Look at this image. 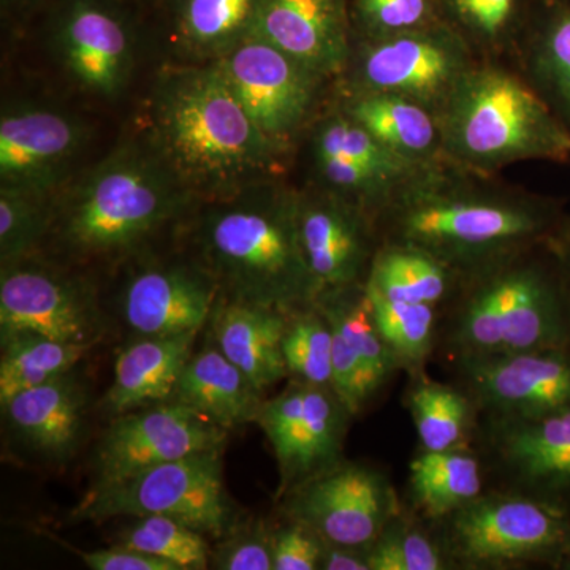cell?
I'll return each instance as SVG.
<instances>
[{"mask_svg": "<svg viewBox=\"0 0 570 570\" xmlns=\"http://www.w3.org/2000/svg\"><path fill=\"white\" fill-rule=\"evenodd\" d=\"M230 431L181 401L168 400L112 417L92 456V487L108 485L157 464L204 450H223Z\"/></svg>", "mask_w": 570, "mask_h": 570, "instance_id": "11", "label": "cell"}, {"mask_svg": "<svg viewBox=\"0 0 570 570\" xmlns=\"http://www.w3.org/2000/svg\"><path fill=\"white\" fill-rule=\"evenodd\" d=\"M223 474V450L190 453L132 478L91 487L69 517L77 521H107L167 515L219 540L238 521Z\"/></svg>", "mask_w": 570, "mask_h": 570, "instance_id": "8", "label": "cell"}, {"mask_svg": "<svg viewBox=\"0 0 570 570\" xmlns=\"http://www.w3.org/2000/svg\"><path fill=\"white\" fill-rule=\"evenodd\" d=\"M450 363L479 414L538 417L570 406V351L520 352Z\"/></svg>", "mask_w": 570, "mask_h": 570, "instance_id": "15", "label": "cell"}, {"mask_svg": "<svg viewBox=\"0 0 570 570\" xmlns=\"http://www.w3.org/2000/svg\"><path fill=\"white\" fill-rule=\"evenodd\" d=\"M370 92H390L417 102L448 99L468 73L464 51L426 33H403L374 45L360 66Z\"/></svg>", "mask_w": 570, "mask_h": 570, "instance_id": "20", "label": "cell"}, {"mask_svg": "<svg viewBox=\"0 0 570 570\" xmlns=\"http://www.w3.org/2000/svg\"><path fill=\"white\" fill-rule=\"evenodd\" d=\"M317 164L325 181L336 190V194H348L360 200H377L396 190V184L354 160L343 157H317Z\"/></svg>", "mask_w": 570, "mask_h": 570, "instance_id": "41", "label": "cell"}, {"mask_svg": "<svg viewBox=\"0 0 570 570\" xmlns=\"http://www.w3.org/2000/svg\"><path fill=\"white\" fill-rule=\"evenodd\" d=\"M558 250H560L562 269H564L566 283H568L570 292V217L568 225H566L564 234H562L560 242H558Z\"/></svg>", "mask_w": 570, "mask_h": 570, "instance_id": "47", "label": "cell"}, {"mask_svg": "<svg viewBox=\"0 0 570 570\" xmlns=\"http://www.w3.org/2000/svg\"><path fill=\"white\" fill-rule=\"evenodd\" d=\"M17 332L94 347L104 322L85 285L24 258L2 265L0 276V335Z\"/></svg>", "mask_w": 570, "mask_h": 570, "instance_id": "14", "label": "cell"}, {"mask_svg": "<svg viewBox=\"0 0 570 570\" xmlns=\"http://www.w3.org/2000/svg\"><path fill=\"white\" fill-rule=\"evenodd\" d=\"M483 461L471 450H422L409 463V493L423 520L445 519L483 493Z\"/></svg>", "mask_w": 570, "mask_h": 570, "instance_id": "27", "label": "cell"}, {"mask_svg": "<svg viewBox=\"0 0 570 570\" xmlns=\"http://www.w3.org/2000/svg\"><path fill=\"white\" fill-rule=\"evenodd\" d=\"M115 543L174 562L179 570L209 569L212 560V547L204 532L174 517H135L116 535Z\"/></svg>", "mask_w": 570, "mask_h": 570, "instance_id": "33", "label": "cell"}, {"mask_svg": "<svg viewBox=\"0 0 570 570\" xmlns=\"http://www.w3.org/2000/svg\"><path fill=\"white\" fill-rule=\"evenodd\" d=\"M318 570H371L370 549L322 540Z\"/></svg>", "mask_w": 570, "mask_h": 570, "instance_id": "46", "label": "cell"}, {"mask_svg": "<svg viewBox=\"0 0 570 570\" xmlns=\"http://www.w3.org/2000/svg\"><path fill=\"white\" fill-rule=\"evenodd\" d=\"M285 520L273 531L275 570H318L322 539L305 524Z\"/></svg>", "mask_w": 570, "mask_h": 570, "instance_id": "42", "label": "cell"}, {"mask_svg": "<svg viewBox=\"0 0 570 570\" xmlns=\"http://www.w3.org/2000/svg\"><path fill=\"white\" fill-rule=\"evenodd\" d=\"M354 417L330 385L292 379L264 401L257 425L279 468L277 499L344 460V441Z\"/></svg>", "mask_w": 570, "mask_h": 570, "instance_id": "10", "label": "cell"}, {"mask_svg": "<svg viewBox=\"0 0 570 570\" xmlns=\"http://www.w3.org/2000/svg\"><path fill=\"white\" fill-rule=\"evenodd\" d=\"M186 190L149 153L119 151L52 209L50 234L81 261L134 253L184 206Z\"/></svg>", "mask_w": 570, "mask_h": 570, "instance_id": "5", "label": "cell"}, {"mask_svg": "<svg viewBox=\"0 0 570 570\" xmlns=\"http://www.w3.org/2000/svg\"><path fill=\"white\" fill-rule=\"evenodd\" d=\"M52 209L45 195L2 186L0 189V261L2 265L29 258L50 234Z\"/></svg>", "mask_w": 570, "mask_h": 570, "instance_id": "39", "label": "cell"}, {"mask_svg": "<svg viewBox=\"0 0 570 570\" xmlns=\"http://www.w3.org/2000/svg\"><path fill=\"white\" fill-rule=\"evenodd\" d=\"M299 242L322 292L366 283L376 257L362 208L336 193L296 195Z\"/></svg>", "mask_w": 570, "mask_h": 570, "instance_id": "18", "label": "cell"}, {"mask_svg": "<svg viewBox=\"0 0 570 570\" xmlns=\"http://www.w3.org/2000/svg\"><path fill=\"white\" fill-rule=\"evenodd\" d=\"M63 546L92 570H179L174 562L116 546V543H112L110 549L104 550H80L67 543Z\"/></svg>", "mask_w": 570, "mask_h": 570, "instance_id": "43", "label": "cell"}, {"mask_svg": "<svg viewBox=\"0 0 570 570\" xmlns=\"http://www.w3.org/2000/svg\"><path fill=\"white\" fill-rule=\"evenodd\" d=\"M371 311L385 343L395 352L409 376L423 373L425 363L436 352L438 307L423 303L395 302L367 287Z\"/></svg>", "mask_w": 570, "mask_h": 570, "instance_id": "32", "label": "cell"}, {"mask_svg": "<svg viewBox=\"0 0 570 570\" xmlns=\"http://www.w3.org/2000/svg\"><path fill=\"white\" fill-rule=\"evenodd\" d=\"M433 524L453 569H560L570 553V510L517 491H483Z\"/></svg>", "mask_w": 570, "mask_h": 570, "instance_id": "7", "label": "cell"}, {"mask_svg": "<svg viewBox=\"0 0 570 570\" xmlns=\"http://www.w3.org/2000/svg\"><path fill=\"white\" fill-rule=\"evenodd\" d=\"M277 501L285 519L305 524L322 540L365 549L403 512L387 474L346 459Z\"/></svg>", "mask_w": 570, "mask_h": 570, "instance_id": "9", "label": "cell"}, {"mask_svg": "<svg viewBox=\"0 0 570 570\" xmlns=\"http://www.w3.org/2000/svg\"><path fill=\"white\" fill-rule=\"evenodd\" d=\"M217 66L257 129L276 148L313 110L321 75L254 33L225 51Z\"/></svg>", "mask_w": 570, "mask_h": 570, "instance_id": "12", "label": "cell"}, {"mask_svg": "<svg viewBox=\"0 0 570 570\" xmlns=\"http://www.w3.org/2000/svg\"><path fill=\"white\" fill-rule=\"evenodd\" d=\"M220 288L200 264L141 266L124 285L119 314L137 337L200 333Z\"/></svg>", "mask_w": 570, "mask_h": 570, "instance_id": "17", "label": "cell"}, {"mask_svg": "<svg viewBox=\"0 0 570 570\" xmlns=\"http://www.w3.org/2000/svg\"><path fill=\"white\" fill-rule=\"evenodd\" d=\"M351 118L411 163H423L436 151V124L417 100L370 92L352 105Z\"/></svg>", "mask_w": 570, "mask_h": 570, "instance_id": "30", "label": "cell"}, {"mask_svg": "<svg viewBox=\"0 0 570 570\" xmlns=\"http://www.w3.org/2000/svg\"><path fill=\"white\" fill-rule=\"evenodd\" d=\"M0 404L51 379L75 370L88 346L62 343L36 333L17 332L0 335Z\"/></svg>", "mask_w": 570, "mask_h": 570, "instance_id": "31", "label": "cell"}, {"mask_svg": "<svg viewBox=\"0 0 570 570\" xmlns=\"http://www.w3.org/2000/svg\"><path fill=\"white\" fill-rule=\"evenodd\" d=\"M316 305L332 326V387L358 415L403 367L379 332L365 284L324 291Z\"/></svg>", "mask_w": 570, "mask_h": 570, "instance_id": "16", "label": "cell"}, {"mask_svg": "<svg viewBox=\"0 0 570 570\" xmlns=\"http://www.w3.org/2000/svg\"><path fill=\"white\" fill-rule=\"evenodd\" d=\"M371 570L453 569L436 532L404 512L390 520L370 549Z\"/></svg>", "mask_w": 570, "mask_h": 570, "instance_id": "36", "label": "cell"}, {"mask_svg": "<svg viewBox=\"0 0 570 570\" xmlns=\"http://www.w3.org/2000/svg\"><path fill=\"white\" fill-rule=\"evenodd\" d=\"M0 406L10 436L22 450L47 463L63 464L80 449L91 396L75 367Z\"/></svg>", "mask_w": 570, "mask_h": 570, "instance_id": "19", "label": "cell"}, {"mask_svg": "<svg viewBox=\"0 0 570 570\" xmlns=\"http://www.w3.org/2000/svg\"><path fill=\"white\" fill-rule=\"evenodd\" d=\"M61 55L67 70L82 88L112 96L126 80L130 41L121 21L99 7H75L61 29Z\"/></svg>", "mask_w": 570, "mask_h": 570, "instance_id": "25", "label": "cell"}, {"mask_svg": "<svg viewBox=\"0 0 570 570\" xmlns=\"http://www.w3.org/2000/svg\"><path fill=\"white\" fill-rule=\"evenodd\" d=\"M554 202L407 187L387 206V242L419 247L461 277L510 255L561 239L568 225Z\"/></svg>", "mask_w": 570, "mask_h": 570, "instance_id": "4", "label": "cell"}, {"mask_svg": "<svg viewBox=\"0 0 570 570\" xmlns=\"http://www.w3.org/2000/svg\"><path fill=\"white\" fill-rule=\"evenodd\" d=\"M560 569H568L570 570V553L568 557H566V560L562 561V564L560 566Z\"/></svg>", "mask_w": 570, "mask_h": 570, "instance_id": "48", "label": "cell"}, {"mask_svg": "<svg viewBox=\"0 0 570 570\" xmlns=\"http://www.w3.org/2000/svg\"><path fill=\"white\" fill-rule=\"evenodd\" d=\"M316 156L354 160L392 183L406 178L409 171L417 165L392 151L352 118L328 119L318 129Z\"/></svg>", "mask_w": 570, "mask_h": 570, "instance_id": "37", "label": "cell"}, {"mask_svg": "<svg viewBox=\"0 0 570 570\" xmlns=\"http://www.w3.org/2000/svg\"><path fill=\"white\" fill-rule=\"evenodd\" d=\"M288 313L219 296L209 318V335L261 392L288 377L283 335Z\"/></svg>", "mask_w": 570, "mask_h": 570, "instance_id": "23", "label": "cell"}, {"mask_svg": "<svg viewBox=\"0 0 570 570\" xmlns=\"http://www.w3.org/2000/svg\"><path fill=\"white\" fill-rule=\"evenodd\" d=\"M439 321L449 362L570 351V292L558 243L530 247L461 277Z\"/></svg>", "mask_w": 570, "mask_h": 570, "instance_id": "2", "label": "cell"}, {"mask_svg": "<svg viewBox=\"0 0 570 570\" xmlns=\"http://www.w3.org/2000/svg\"><path fill=\"white\" fill-rule=\"evenodd\" d=\"M174 400L227 431L257 422L265 401L264 392L224 355L212 335L184 366Z\"/></svg>", "mask_w": 570, "mask_h": 570, "instance_id": "26", "label": "cell"}, {"mask_svg": "<svg viewBox=\"0 0 570 570\" xmlns=\"http://www.w3.org/2000/svg\"><path fill=\"white\" fill-rule=\"evenodd\" d=\"M363 11L385 31L414 28L425 18L426 0H362Z\"/></svg>", "mask_w": 570, "mask_h": 570, "instance_id": "44", "label": "cell"}, {"mask_svg": "<svg viewBox=\"0 0 570 570\" xmlns=\"http://www.w3.org/2000/svg\"><path fill=\"white\" fill-rule=\"evenodd\" d=\"M407 406L422 450L466 449L478 430V407L461 387L431 381L425 374L412 376Z\"/></svg>", "mask_w": 570, "mask_h": 570, "instance_id": "29", "label": "cell"}, {"mask_svg": "<svg viewBox=\"0 0 570 570\" xmlns=\"http://www.w3.org/2000/svg\"><path fill=\"white\" fill-rule=\"evenodd\" d=\"M250 33L321 77L346 61L343 0H258Z\"/></svg>", "mask_w": 570, "mask_h": 570, "instance_id": "22", "label": "cell"}, {"mask_svg": "<svg viewBox=\"0 0 570 570\" xmlns=\"http://www.w3.org/2000/svg\"><path fill=\"white\" fill-rule=\"evenodd\" d=\"M283 355L288 377L332 387V326L316 302L288 313Z\"/></svg>", "mask_w": 570, "mask_h": 570, "instance_id": "35", "label": "cell"}, {"mask_svg": "<svg viewBox=\"0 0 570 570\" xmlns=\"http://www.w3.org/2000/svg\"><path fill=\"white\" fill-rule=\"evenodd\" d=\"M212 202L194 238L220 296L285 313L316 302L322 288L299 242L296 195L257 184Z\"/></svg>", "mask_w": 570, "mask_h": 570, "instance_id": "3", "label": "cell"}, {"mask_svg": "<svg viewBox=\"0 0 570 570\" xmlns=\"http://www.w3.org/2000/svg\"><path fill=\"white\" fill-rule=\"evenodd\" d=\"M273 531L264 520L236 521L212 550L209 569L275 570Z\"/></svg>", "mask_w": 570, "mask_h": 570, "instance_id": "40", "label": "cell"}, {"mask_svg": "<svg viewBox=\"0 0 570 570\" xmlns=\"http://www.w3.org/2000/svg\"><path fill=\"white\" fill-rule=\"evenodd\" d=\"M445 105V148L472 167L570 157L568 127L539 91L505 71H468Z\"/></svg>", "mask_w": 570, "mask_h": 570, "instance_id": "6", "label": "cell"}, {"mask_svg": "<svg viewBox=\"0 0 570 570\" xmlns=\"http://www.w3.org/2000/svg\"><path fill=\"white\" fill-rule=\"evenodd\" d=\"M198 333L135 337L115 363L111 387L104 407L112 417L151 404L174 400L176 385Z\"/></svg>", "mask_w": 570, "mask_h": 570, "instance_id": "24", "label": "cell"}, {"mask_svg": "<svg viewBox=\"0 0 570 570\" xmlns=\"http://www.w3.org/2000/svg\"><path fill=\"white\" fill-rule=\"evenodd\" d=\"M455 3L474 28L493 36L508 22L513 0H455Z\"/></svg>", "mask_w": 570, "mask_h": 570, "instance_id": "45", "label": "cell"}, {"mask_svg": "<svg viewBox=\"0 0 570 570\" xmlns=\"http://www.w3.org/2000/svg\"><path fill=\"white\" fill-rule=\"evenodd\" d=\"M82 130L58 111L18 110L0 122L2 186L45 195L80 148Z\"/></svg>", "mask_w": 570, "mask_h": 570, "instance_id": "21", "label": "cell"}, {"mask_svg": "<svg viewBox=\"0 0 570 570\" xmlns=\"http://www.w3.org/2000/svg\"><path fill=\"white\" fill-rule=\"evenodd\" d=\"M258 0H184L179 26L197 52L224 55L253 32Z\"/></svg>", "mask_w": 570, "mask_h": 570, "instance_id": "34", "label": "cell"}, {"mask_svg": "<svg viewBox=\"0 0 570 570\" xmlns=\"http://www.w3.org/2000/svg\"><path fill=\"white\" fill-rule=\"evenodd\" d=\"M483 417L482 461L504 489L570 510V406L538 417Z\"/></svg>", "mask_w": 570, "mask_h": 570, "instance_id": "13", "label": "cell"}, {"mask_svg": "<svg viewBox=\"0 0 570 570\" xmlns=\"http://www.w3.org/2000/svg\"><path fill=\"white\" fill-rule=\"evenodd\" d=\"M149 149L187 194L219 200L257 186L276 167L279 148L257 129L216 63L160 80Z\"/></svg>", "mask_w": 570, "mask_h": 570, "instance_id": "1", "label": "cell"}, {"mask_svg": "<svg viewBox=\"0 0 570 570\" xmlns=\"http://www.w3.org/2000/svg\"><path fill=\"white\" fill-rule=\"evenodd\" d=\"M532 63L540 96L570 132V7L551 14L535 45Z\"/></svg>", "mask_w": 570, "mask_h": 570, "instance_id": "38", "label": "cell"}, {"mask_svg": "<svg viewBox=\"0 0 570 570\" xmlns=\"http://www.w3.org/2000/svg\"><path fill=\"white\" fill-rule=\"evenodd\" d=\"M461 276L434 255L397 243H385L377 250L367 287L395 302L441 306L455 295Z\"/></svg>", "mask_w": 570, "mask_h": 570, "instance_id": "28", "label": "cell"}]
</instances>
